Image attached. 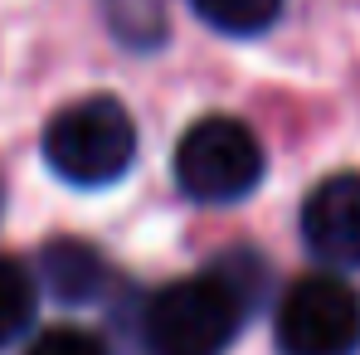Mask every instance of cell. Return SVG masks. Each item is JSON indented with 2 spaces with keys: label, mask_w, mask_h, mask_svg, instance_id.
Here are the masks:
<instances>
[{
  "label": "cell",
  "mask_w": 360,
  "mask_h": 355,
  "mask_svg": "<svg viewBox=\"0 0 360 355\" xmlns=\"http://www.w3.org/2000/svg\"><path fill=\"white\" fill-rule=\"evenodd\" d=\"M302 238L331 268H360V171L326 176L302 205Z\"/></svg>",
  "instance_id": "cell-5"
},
{
  "label": "cell",
  "mask_w": 360,
  "mask_h": 355,
  "mask_svg": "<svg viewBox=\"0 0 360 355\" xmlns=\"http://www.w3.org/2000/svg\"><path fill=\"white\" fill-rule=\"evenodd\" d=\"M248 288L234 268L180 278L146 302V346L151 355H219L248 316Z\"/></svg>",
  "instance_id": "cell-1"
},
{
  "label": "cell",
  "mask_w": 360,
  "mask_h": 355,
  "mask_svg": "<svg viewBox=\"0 0 360 355\" xmlns=\"http://www.w3.org/2000/svg\"><path fill=\"white\" fill-rule=\"evenodd\" d=\"M195 5V15L210 25V30H219V34H263L278 15H283V0H190Z\"/></svg>",
  "instance_id": "cell-8"
},
{
  "label": "cell",
  "mask_w": 360,
  "mask_h": 355,
  "mask_svg": "<svg viewBox=\"0 0 360 355\" xmlns=\"http://www.w3.org/2000/svg\"><path fill=\"white\" fill-rule=\"evenodd\" d=\"M103 10L112 20V34L136 49H151L166 39V5L161 0H103Z\"/></svg>",
  "instance_id": "cell-9"
},
{
  "label": "cell",
  "mask_w": 360,
  "mask_h": 355,
  "mask_svg": "<svg viewBox=\"0 0 360 355\" xmlns=\"http://www.w3.org/2000/svg\"><path fill=\"white\" fill-rule=\"evenodd\" d=\"M44 161L68 185H112L136 161V122L117 98H78L44 127Z\"/></svg>",
  "instance_id": "cell-2"
},
{
  "label": "cell",
  "mask_w": 360,
  "mask_h": 355,
  "mask_svg": "<svg viewBox=\"0 0 360 355\" xmlns=\"http://www.w3.org/2000/svg\"><path fill=\"white\" fill-rule=\"evenodd\" d=\"M176 180L200 205H234L263 180V146L239 117H200L176 146Z\"/></svg>",
  "instance_id": "cell-3"
},
{
  "label": "cell",
  "mask_w": 360,
  "mask_h": 355,
  "mask_svg": "<svg viewBox=\"0 0 360 355\" xmlns=\"http://www.w3.org/2000/svg\"><path fill=\"white\" fill-rule=\"evenodd\" d=\"M39 278H44V292L68 302V306L98 302L108 288V258L83 238H54L39 253Z\"/></svg>",
  "instance_id": "cell-6"
},
{
  "label": "cell",
  "mask_w": 360,
  "mask_h": 355,
  "mask_svg": "<svg viewBox=\"0 0 360 355\" xmlns=\"http://www.w3.org/2000/svg\"><path fill=\"white\" fill-rule=\"evenodd\" d=\"M39 306V283L20 258H0V346L20 341L34 321Z\"/></svg>",
  "instance_id": "cell-7"
},
{
  "label": "cell",
  "mask_w": 360,
  "mask_h": 355,
  "mask_svg": "<svg viewBox=\"0 0 360 355\" xmlns=\"http://www.w3.org/2000/svg\"><path fill=\"white\" fill-rule=\"evenodd\" d=\"M283 355H356L360 351V292L331 273L297 278L278 302Z\"/></svg>",
  "instance_id": "cell-4"
},
{
  "label": "cell",
  "mask_w": 360,
  "mask_h": 355,
  "mask_svg": "<svg viewBox=\"0 0 360 355\" xmlns=\"http://www.w3.org/2000/svg\"><path fill=\"white\" fill-rule=\"evenodd\" d=\"M25 355H112V351H108L103 336H93V331H83V326H49L44 336L30 341Z\"/></svg>",
  "instance_id": "cell-10"
},
{
  "label": "cell",
  "mask_w": 360,
  "mask_h": 355,
  "mask_svg": "<svg viewBox=\"0 0 360 355\" xmlns=\"http://www.w3.org/2000/svg\"><path fill=\"white\" fill-rule=\"evenodd\" d=\"M0 205H5V190H0Z\"/></svg>",
  "instance_id": "cell-11"
}]
</instances>
